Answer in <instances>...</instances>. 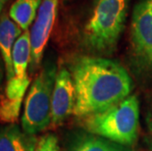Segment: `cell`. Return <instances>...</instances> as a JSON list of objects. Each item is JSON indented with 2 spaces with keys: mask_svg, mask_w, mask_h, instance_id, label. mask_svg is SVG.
<instances>
[{
  "mask_svg": "<svg viewBox=\"0 0 152 151\" xmlns=\"http://www.w3.org/2000/svg\"><path fill=\"white\" fill-rule=\"evenodd\" d=\"M114 151H131L129 148H127L126 146H123V145H118V147L116 148Z\"/></svg>",
  "mask_w": 152,
  "mask_h": 151,
  "instance_id": "obj_16",
  "label": "cell"
},
{
  "mask_svg": "<svg viewBox=\"0 0 152 151\" xmlns=\"http://www.w3.org/2000/svg\"><path fill=\"white\" fill-rule=\"evenodd\" d=\"M76 105L74 115L86 118L100 113L127 98L132 91L131 77L115 61L80 57L73 66Z\"/></svg>",
  "mask_w": 152,
  "mask_h": 151,
  "instance_id": "obj_1",
  "label": "cell"
},
{
  "mask_svg": "<svg viewBox=\"0 0 152 151\" xmlns=\"http://www.w3.org/2000/svg\"><path fill=\"white\" fill-rule=\"evenodd\" d=\"M85 126L91 134L128 146L137 139L140 130V102L128 96L107 110L86 117Z\"/></svg>",
  "mask_w": 152,
  "mask_h": 151,
  "instance_id": "obj_3",
  "label": "cell"
},
{
  "mask_svg": "<svg viewBox=\"0 0 152 151\" xmlns=\"http://www.w3.org/2000/svg\"><path fill=\"white\" fill-rule=\"evenodd\" d=\"M132 44L134 54L144 63L152 53V0H140L132 20Z\"/></svg>",
  "mask_w": 152,
  "mask_h": 151,
  "instance_id": "obj_6",
  "label": "cell"
},
{
  "mask_svg": "<svg viewBox=\"0 0 152 151\" xmlns=\"http://www.w3.org/2000/svg\"><path fill=\"white\" fill-rule=\"evenodd\" d=\"M3 65H4V61L0 54V99H1L3 95V76H4V69H3Z\"/></svg>",
  "mask_w": 152,
  "mask_h": 151,
  "instance_id": "obj_14",
  "label": "cell"
},
{
  "mask_svg": "<svg viewBox=\"0 0 152 151\" xmlns=\"http://www.w3.org/2000/svg\"><path fill=\"white\" fill-rule=\"evenodd\" d=\"M118 145L120 144H116L94 134H86L77 137L69 151H114Z\"/></svg>",
  "mask_w": 152,
  "mask_h": 151,
  "instance_id": "obj_12",
  "label": "cell"
},
{
  "mask_svg": "<svg viewBox=\"0 0 152 151\" xmlns=\"http://www.w3.org/2000/svg\"><path fill=\"white\" fill-rule=\"evenodd\" d=\"M147 124H148V128H149L150 133L152 136V112L149 113V116H148V118H147Z\"/></svg>",
  "mask_w": 152,
  "mask_h": 151,
  "instance_id": "obj_15",
  "label": "cell"
},
{
  "mask_svg": "<svg viewBox=\"0 0 152 151\" xmlns=\"http://www.w3.org/2000/svg\"><path fill=\"white\" fill-rule=\"evenodd\" d=\"M31 33L25 31L16 40L13 47L12 59L14 68V78L7 82H13L23 88H28L31 78L28 74V68L31 63Z\"/></svg>",
  "mask_w": 152,
  "mask_h": 151,
  "instance_id": "obj_8",
  "label": "cell"
},
{
  "mask_svg": "<svg viewBox=\"0 0 152 151\" xmlns=\"http://www.w3.org/2000/svg\"><path fill=\"white\" fill-rule=\"evenodd\" d=\"M35 151H60L57 137L52 133L44 134L38 139Z\"/></svg>",
  "mask_w": 152,
  "mask_h": 151,
  "instance_id": "obj_13",
  "label": "cell"
},
{
  "mask_svg": "<svg viewBox=\"0 0 152 151\" xmlns=\"http://www.w3.org/2000/svg\"><path fill=\"white\" fill-rule=\"evenodd\" d=\"M22 28L6 14L0 17V54H1L6 71L7 81L14 78L13 68V47L16 40L21 36Z\"/></svg>",
  "mask_w": 152,
  "mask_h": 151,
  "instance_id": "obj_9",
  "label": "cell"
},
{
  "mask_svg": "<svg viewBox=\"0 0 152 151\" xmlns=\"http://www.w3.org/2000/svg\"><path fill=\"white\" fill-rule=\"evenodd\" d=\"M129 0H94L83 28V40L90 51L111 54L125 27Z\"/></svg>",
  "mask_w": 152,
  "mask_h": 151,
  "instance_id": "obj_2",
  "label": "cell"
},
{
  "mask_svg": "<svg viewBox=\"0 0 152 151\" xmlns=\"http://www.w3.org/2000/svg\"><path fill=\"white\" fill-rule=\"evenodd\" d=\"M37 139L17 124L0 127V151H35Z\"/></svg>",
  "mask_w": 152,
  "mask_h": 151,
  "instance_id": "obj_10",
  "label": "cell"
},
{
  "mask_svg": "<svg viewBox=\"0 0 152 151\" xmlns=\"http://www.w3.org/2000/svg\"><path fill=\"white\" fill-rule=\"evenodd\" d=\"M146 64H147V65H149L150 67H152V53H151V55L149 56V58H148Z\"/></svg>",
  "mask_w": 152,
  "mask_h": 151,
  "instance_id": "obj_18",
  "label": "cell"
},
{
  "mask_svg": "<svg viewBox=\"0 0 152 151\" xmlns=\"http://www.w3.org/2000/svg\"><path fill=\"white\" fill-rule=\"evenodd\" d=\"M41 2V0H16L9 11L10 18L24 31H28L33 21L37 18V11Z\"/></svg>",
  "mask_w": 152,
  "mask_h": 151,
  "instance_id": "obj_11",
  "label": "cell"
},
{
  "mask_svg": "<svg viewBox=\"0 0 152 151\" xmlns=\"http://www.w3.org/2000/svg\"><path fill=\"white\" fill-rule=\"evenodd\" d=\"M76 105L75 85L71 73L62 68L57 73L51 101V125L54 127L63 124L74 114Z\"/></svg>",
  "mask_w": 152,
  "mask_h": 151,
  "instance_id": "obj_7",
  "label": "cell"
},
{
  "mask_svg": "<svg viewBox=\"0 0 152 151\" xmlns=\"http://www.w3.org/2000/svg\"><path fill=\"white\" fill-rule=\"evenodd\" d=\"M8 0H0V13H1L3 7H4V5L6 4V2H7Z\"/></svg>",
  "mask_w": 152,
  "mask_h": 151,
  "instance_id": "obj_17",
  "label": "cell"
},
{
  "mask_svg": "<svg viewBox=\"0 0 152 151\" xmlns=\"http://www.w3.org/2000/svg\"><path fill=\"white\" fill-rule=\"evenodd\" d=\"M59 0H42L31 30V72L39 67L45 47L52 31Z\"/></svg>",
  "mask_w": 152,
  "mask_h": 151,
  "instance_id": "obj_5",
  "label": "cell"
},
{
  "mask_svg": "<svg viewBox=\"0 0 152 151\" xmlns=\"http://www.w3.org/2000/svg\"><path fill=\"white\" fill-rule=\"evenodd\" d=\"M57 71L53 64H46L35 77L25 99L22 128L37 134L51 125V101Z\"/></svg>",
  "mask_w": 152,
  "mask_h": 151,
  "instance_id": "obj_4",
  "label": "cell"
}]
</instances>
